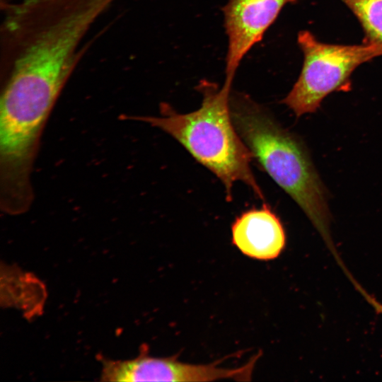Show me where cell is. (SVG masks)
I'll return each instance as SVG.
<instances>
[{
  "instance_id": "obj_1",
  "label": "cell",
  "mask_w": 382,
  "mask_h": 382,
  "mask_svg": "<svg viewBox=\"0 0 382 382\" xmlns=\"http://www.w3.org/2000/svg\"><path fill=\"white\" fill-rule=\"evenodd\" d=\"M114 0L4 4L0 104L30 120L47 118L79 58V46Z\"/></svg>"
},
{
  "instance_id": "obj_2",
  "label": "cell",
  "mask_w": 382,
  "mask_h": 382,
  "mask_svg": "<svg viewBox=\"0 0 382 382\" xmlns=\"http://www.w3.org/2000/svg\"><path fill=\"white\" fill-rule=\"evenodd\" d=\"M232 83L220 88L204 81L197 86L202 96L197 110L178 113L170 105H160V116H122L141 121L169 134L224 185L228 201L236 182L245 184L260 199L265 197L250 168L252 154L233 124L230 98Z\"/></svg>"
},
{
  "instance_id": "obj_3",
  "label": "cell",
  "mask_w": 382,
  "mask_h": 382,
  "mask_svg": "<svg viewBox=\"0 0 382 382\" xmlns=\"http://www.w3.org/2000/svg\"><path fill=\"white\" fill-rule=\"evenodd\" d=\"M230 109L235 127L253 158L296 202L339 258L330 233L326 190L305 145L245 94L231 93Z\"/></svg>"
},
{
  "instance_id": "obj_4",
  "label": "cell",
  "mask_w": 382,
  "mask_h": 382,
  "mask_svg": "<svg viewBox=\"0 0 382 382\" xmlns=\"http://www.w3.org/2000/svg\"><path fill=\"white\" fill-rule=\"evenodd\" d=\"M298 44L303 54L299 76L282 103L300 117L316 112L321 102L334 91H348L351 75L361 64L382 55V49L361 45L327 44L310 32L301 31Z\"/></svg>"
},
{
  "instance_id": "obj_5",
  "label": "cell",
  "mask_w": 382,
  "mask_h": 382,
  "mask_svg": "<svg viewBox=\"0 0 382 382\" xmlns=\"http://www.w3.org/2000/svg\"><path fill=\"white\" fill-rule=\"evenodd\" d=\"M296 0H227L223 8L228 37L225 81L233 83L245 55L259 42L283 7Z\"/></svg>"
},
{
  "instance_id": "obj_6",
  "label": "cell",
  "mask_w": 382,
  "mask_h": 382,
  "mask_svg": "<svg viewBox=\"0 0 382 382\" xmlns=\"http://www.w3.org/2000/svg\"><path fill=\"white\" fill-rule=\"evenodd\" d=\"M260 354L238 368L219 366L218 362L192 364L180 361L177 355L154 357L149 355L147 347L141 349L139 355L127 360L125 366L127 378L132 381H213L232 379L248 381L251 378Z\"/></svg>"
},
{
  "instance_id": "obj_7",
  "label": "cell",
  "mask_w": 382,
  "mask_h": 382,
  "mask_svg": "<svg viewBox=\"0 0 382 382\" xmlns=\"http://www.w3.org/2000/svg\"><path fill=\"white\" fill-rule=\"evenodd\" d=\"M231 233L232 243L243 255L255 260H274L286 245L282 223L267 203L238 216L232 224Z\"/></svg>"
},
{
  "instance_id": "obj_8",
  "label": "cell",
  "mask_w": 382,
  "mask_h": 382,
  "mask_svg": "<svg viewBox=\"0 0 382 382\" xmlns=\"http://www.w3.org/2000/svg\"><path fill=\"white\" fill-rule=\"evenodd\" d=\"M359 21L364 42L382 49V0H341Z\"/></svg>"
}]
</instances>
